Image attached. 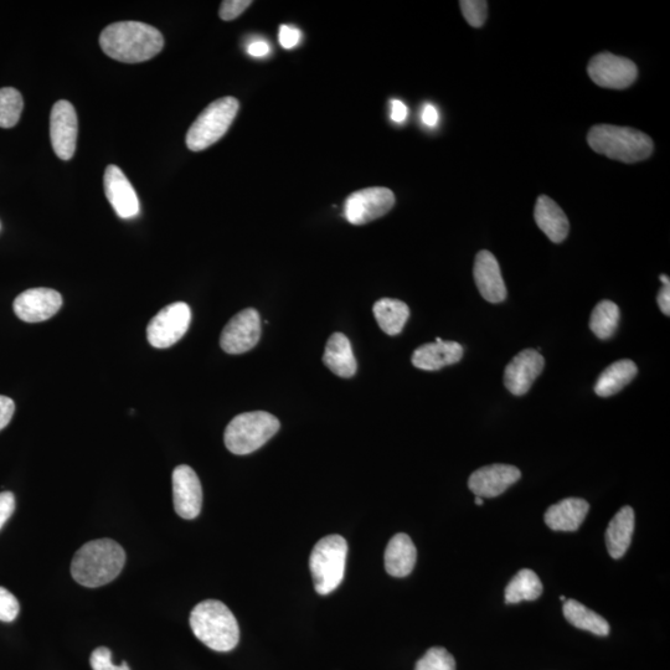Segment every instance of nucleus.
<instances>
[{
    "label": "nucleus",
    "instance_id": "nucleus-1",
    "mask_svg": "<svg viewBox=\"0 0 670 670\" xmlns=\"http://www.w3.org/2000/svg\"><path fill=\"white\" fill-rule=\"evenodd\" d=\"M103 53L126 64L144 63L164 48V38L152 25L121 22L108 25L100 36Z\"/></svg>",
    "mask_w": 670,
    "mask_h": 670
},
{
    "label": "nucleus",
    "instance_id": "nucleus-2",
    "mask_svg": "<svg viewBox=\"0 0 670 670\" xmlns=\"http://www.w3.org/2000/svg\"><path fill=\"white\" fill-rule=\"evenodd\" d=\"M126 564L122 546L111 539H99L82 545L72 559L71 575L90 589L110 584Z\"/></svg>",
    "mask_w": 670,
    "mask_h": 670
},
{
    "label": "nucleus",
    "instance_id": "nucleus-3",
    "mask_svg": "<svg viewBox=\"0 0 670 670\" xmlns=\"http://www.w3.org/2000/svg\"><path fill=\"white\" fill-rule=\"evenodd\" d=\"M190 627L206 647L216 652H230L239 644L240 628L234 613L223 602L206 600L195 606Z\"/></svg>",
    "mask_w": 670,
    "mask_h": 670
},
{
    "label": "nucleus",
    "instance_id": "nucleus-4",
    "mask_svg": "<svg viewBox=\"0 0 670 670\" xmlns=\"http://www.w3.org/2000/svg\"><path fill=\"white\" fill-rule=\"evenodd\" d=\"M587 142L596 153L627 164L648 159L654 149L652 138L648 134L635 128L613 125L592 127Z\"/></svg>",
    "mask_w": 670,
    "mask_h": 670
},
{
    "label": "nucleus",
    "instance_id": "nucleus-5",
    "mask_svg": "<svg viewBox=\"0 0 670 670\" xmlns=\"http://www.w3.org/2000/svg\"><path fill=\"white\" fill-rule=\"evenodd\" d=\"M348 543L342 535H328L318 541L309 558L314 590L329 595L342 584L347 564Z\"/></svg>",
    "mask_w": 670,
    "mask_h": 670
},
{
    "label": "nucleus",
    "instance_id": "nucleus-6",
    "mask_svg": "<svg viewBox=\"0 0 670 670\" xmlns=\"http://www.w3.org/2000/svg\"><path fill=\"white\" fill-rule=\"evenodd\" d=\"M280 427V421L268 412H245L236 416L226 427L225 446L234 455H250L266 445Z\"/></svg>",
    "mask_w": 670,
    "mask_h": 670
},
{
    "label": "nucleus",
    "instance_id": "nucleus-7",
    "mask_svg": "<svg viewBox=\"0 0 670 670\" xmlns=\"http://www.w3.org/2000/svg\"><path fill=\"white\" fill-rule=\"evenodd\" d=\"M239 108V101L230 96L210 103L189 128L187 146L190 151L201 152L220 141L233 125Z\"/></svg>",
    "mask_w": 670,
    "mask_h": 670
},
{
    "label": "nucleus",
    "instance_id": "nucleus-8",
    "mask_svg": "<svg viewBox=\"0 0 670 670\" xmlns=\"http://www.w3.org/2000/svg\"><path fill=\"white\" fill-rule=\"evenodd\" d=\"M190 321L192 311L187 303L169 304L149 322L147 328L149 344L158 349L172 347L188 332Z\"/></svg>",
    "mask_w": 670,
    "mask_h": 670
},
{
    "label": "nucleus",
    "instance_id": "nucleus-9",
    "mask_svg": "<svg viewBox=\"0 0 670 670\" xmlns=\"http://www.w3.org/2000/svg\"><path fill=\"white\" fill-rule=\"evenodd\" d=\"M395 205L388 188L374 187L350 194L344 204V216L352 225H365L383 218Z\"/></svg>",
    "mask_w": 670,
    "mask_h": 670
},
{
    "label": "nucleus",
    "instance_id": "nucleus-10",
    "mask_svg": "<svg viewBox=\"0 0 670 670\" xmlns=\"http://www.w3.org/2000/svg\"><path fill=\"white\" fill-rule=\"evenodd\" d=\"M591 80L603 89L623 90L637 80L638 70L633 61L611 53H601L587 67Z\"/></svg>",
    "mask_w": 670,
    "mask_h": 670
},
{
    "label": "nucleus",
    "instance_id": "nucleus-11",
    "mask_svg": "<svg viewBox=\"0 0 670 670\" xmlns=\"http://www.w3.org/2000/svg\"><path fill=\"white\" fill-rule=\"evenodd\" d=\"M261 338V318L254 308H247L230 319L220 337L228 354H244L254 349Z\"/></svg>",
    "mask_w": 670,
    "mask_h": 670
},
{
    "label": "nucleus",
    "instance_id": "nucleus-12",
    "mask_svg": "<svg viewBox=\"0 0 670 670\" xmlns=\"http://www.w3.org/2000/svg\"><path fill=\"white\" fill-rule=\"evenodd\" d=\"M50 137L56 156L70 161L76 151L77 115L69 101L56 102L51 110Z\"/></svg>",
    "mask_w": 670,
    "mask_h": 670
},
{
    "label": "nucleus",
    "instance_id": "nucleus-13",
    "mask_svg": "<svg viewBox=\"0 0 670 670\" xmlns=\"http://www.w3.org/2000/svg\"><path fill=\"white\" fill-rule=\"evenodd\" d=\"M173 501L175 512L183 519H195L203 507V488L198 474L187 465L173 472Z\"/></svg>",
    "mask_w": 670,
    "mask_h": 670
},
{
    "label": "nucleus",
    "instance_id": "nucleus-14",
    "mask_svg": "<svg viewBox=\"0 0 670 670\" xmlns=\"http://www.w3.org/2000/svg\"><path fill=\"white\" fill-rule=\"evenodd\" d=\"M63 306V297L50 288H33L17 297L13 308L15 314L27 323L48 321L60 311Z\"/></svg>",
    "mask_w": 670,
    "mask_h": 670
},
{
    "label": "nucleus",
    "instance_id": "nucleus-15",
    "mask_svg": "<svg viewBox=\"0 0 670 670\" xmlns=\"http://www.w3.org/2000/svg\"><path fill=\"white\" fill-rule=\"evenodd\" d=\"M544 367L543 355L534 349L523 350L505 368V388L515 396L527 394Z\"/></svg>",
    "mask_w": 670,
    "mask_h": 670
},
{
    "label": "nucleus",
    "instance_id": "nucleus-16",
    "mask_svg": "<svg viewBox=\"0 0 670 670\" xmlns=\"http://www.w3.org/2000/svg\"><path fill=\"white\" fill-rule=\"evenodd\" d=\"M522 472L510 465H491L477 469L469 477L468 487L481 498L501 496L510 486L517 483Z\"/></svg>",
    "mask_w": 670,
    "mask_h": 670
},
{
    "label": "nucleus",
    "instance_id": "nucleus-17",
    "mask_svg": "<svg viewBox=\"0 0 670 670\" xmlns=\"http://www.w3.org/2000/svg\"><path fill=\"white\" fill-rule=\"evenodd\" d=\"M105 193L113 210L122 219H132L139 213V200L130 180L117 166H108L103 177Z\"/></svg>",
    "mask_w": 670,
    "mask_h": 670
},
{
    "label": "nucleus",
    "instance_id": "nucleus-18",
    "mask_svg": "<svg viewBox=\"0 0 670 670\" xmlns=\"http://www.w3.org/2000/svg\"><path fill=\"white\" fill-rule=\"evenodd\" d=\"M474 281L482 297L489 303H501L507 298V287L496 257L492 252H478L473 268Z\"/></svg>",
    "mask_w": 670,
    "mask_h": 670
},
{
    "label": "nucleus",
    "instance_id": "nucleus-19",
    "mask_svg": "<svg viewBox=\"0 0 670 670\" xmlns=\"http://www.w3.org/2000/svg\"><path fill=\"white\" fill-rule=\"evenodd\" d=\"M462 345L456 342L427 343L421 345L412 354L414 367L426 371H435L453 365L463 358Z\"/></svg>",
    "mask_w": 670,
    "mask_h": 670
},
{
    "label": "nucleus",
    "instance_id": "nucleus-20",
    "mask_svg": "<svg viewBox=\"0 0 670 670\" xmlns=\"http://www.w3.org/2000/svg\"><path fill=\"white\" fill-rule=\"evenodd\" d=\"M590 504L581 498H568L551 505L545 513V523L555 532H576L584 523Z\"/></svg>",
    "mask_w": 670,
    "mask_h": 670
},
{
    "label": "nucleus",
    "instance_id": "nucleus-21",
    "mask_svg": "<svg viewBox=\"0 0 670 670\" xmlns=\"http://www.w3.org/2000/svg\"><path fill=\"white\" fill-rule=\"evenodd\" d=\"M534 218L539 229L554 244H560L569 235L570 224L564 210L553 199L541 195L535 204Z\"/></svg>",
    "mask_w": 670,
    "mask_h": 670
},
{
    "label": "nucleus",
    "instance_id": "nucleus-22",
    "mask_svg": "<svg viewBox=\"0 0 670 670\" xmlns=\"http://www.w3.org/2000/svg\"><path fill=\"white\" fill-rule=\"evenodd\" d=\"M323 362L333 374L340 378H352L357 373V359L350 340L343 333H334L328 339Z\"/></svg>",
    "mask_w": 670,
    "mask_h": 670
},
{
    "label": "nucleus",
    "instance_id": "nucleus-23",
    "mask_svg": "<svg viewBox=\"0 0 670 670\" xmlns=\"http://www.w3.org/2000/svg\"><path fill=\"white\" fill-rule=\"evenodd\" d=\"M417 550L409 535L393 536L385 550V569L394 577L409 576L415 568Z\"/></svg>",
    "mask_w": 670,
    "mask_h": 670
},
{
    "label": "nucleus",
    "instance_id": "nucleus-24",
    "mask_svg": "<svg viewBox=\"0 0 670 670\" xmlns=\"http://www.w3.org/2000/svg\"><path fill=\"white\" fill-rule=\"evenodd\" d=\"M635 532V510L623 507L611 520L606 530V545L612 559H621L627 553Z\"/></svg>",
    "mask_w": 670,
    "mask_h": 670
},
{
    "label": "nucleus",
    "instance_id": "nucleus-25",
    "mask_svg": "<svg viewBox=\"0 0 670 670\" xmlns=\"http://www.w3.org/2000/svg\"><path fill=\"white\" fill-rule=\"evenodd\" d=\"M637 371L636 364L632 360L625 359L611 364L597 379L595 393L601 398H610L620 393L636 378Z\"/></svg>",
    "mask_w": 670,
    "mask_h": 670
},
{
    "label": "nucleus",
    "instance_id": "nucleus-26",
    "mask_svg": "<svg viewBox=\"0 0 670 670\" xmlns=\"http://www.w3.org/2000/svg\"><path fill=\"white\" fill-rule=\"evenodd\" d=\"M374 317L383 332L388 335H398L405 328L407 319L410 317V309L407 304L393 300V298H383L374 304Z\"/></svg>",
    "mask_w": 670,
    "mask_h": 670
},
{
    "label": "nucleus",
    "instance_id": "nucleus-27",
    "mask_svg": "<svg viewBox=\"0 0 670 670\" xmlns=\"http://www.w3.org/2000/svg\"><path fill=\"white\" fill-rule=\"evenodd\" d=\"M564 616L572 626L589 631L596 636L605 637L610 633V625L599 613L575 600H566L563 608Z\"/></svg>",
    "mask_w": 670,
    "mask_h": 670
},
{
    "label": "nucleus",
    "instance_id": "nucleus-28",
    "mask_svg": "<svg viewBox=\"0 0 670 670\" xmlns=\"http://www.w3.org/2000/svg\"><path fill=\"white\" fill-rule=\"evenodd\" d=\"M543 594V584L534 571L524 569L515 575L505 589V602L535 601Z\"/></svg>",
    "mask_w": 670,
    "mask_h": 670
},
{
    "label": "nucleus",
    "instance_id": "nucleus-29",
    "mask_svg": "<svg viewBox=\"0 0 670 670\" xmlns=\"http://www.w3.org/2000/svg\"><path fill=\"white\" fill-rule=\"evenodd\" d=\"M620 323V308L612 301H601L592 311L590 328L597 338L610 339Z\"/></svg>",
    "mask_w": 670,
    "mask_h": 670
},
{
    "label": "nucleus",
    "instance_id": "nucleus-30",
    "mask_svg": "<svg viewBox=\"0 0 670 670\" xmlns=\"http://www.w3.org/2000/svg\"><path fill=\"white\" fill-rule=\"evenodd\" d=\"M24 101L22 94L13 87L0 89V127L13 128L22 116Z\"/></svg>",
    "mask_w": 670,
    "mask_h": 670
},
{
    "label": "nucleus",
    "instance_id": "nucleus-31",
    "mask_svg": "<svg viewBox=\"0 0 670 670\" xmlns=\"http://www.w3.org/2000/svg\"><path fill=\"white\" fill-rule=\"evenodd\" d=\"M415 670H456V661L447 649L434 647L416 663Z\"/></svg>",
    "mask_w": 670,
    "mask_h": 670
},
{
    "label": "nucleus",
    "instance_id": "nucleus-32",
    "mask_svg": "<svg viewBox=\"0 0 670 670\" xmlns=\"http://www.w3.org/2000/svg\"><path fill=\"white\" fill-rule=\"evenodd\" d=\"M463 17L473 28H481L486 23L488 3L483 0H462L460 2Z\"/></svg>",
    "mask_w": 670,
    "mask_h": 670
},
{
    "label": "nucleus",
    "instance_id": "nucleus-33",
    "mask_svg": "<svg viewBox=\"0 0 670 670\" xmlns=\"http://www.w3.org/2000/svg\"><path fill=\"white\" fill-rule=\"evenodd\" d=\"M19 602L12 592L0 587V621L13 622L18 617Z\"/></svg>",
    "mask_w": 670,
    "mask_h": 670
},
{
    "label": "nucleus",
    "instance_id": "nucleus-34",
    "mask_svg": "<svg viewBox=\"0 0 670 670\" xmlns=\"http://www.w3.org/2000/svg\"><path fill=\"white\" fill-rule=\"evenodd\" d=\"M91 667L94 670H131L126 662L121 666L112 663V653L106 647L95 649L90 658Z\"/></svg>",
    "mask_w": 670,
    "mask_h": 670
},
{
    "label": "nucleus",
    "instance_id": "nucleus-35",
    "mask_svg": "<svg viewBox=\"0 0 670 670\" xmlns=\"http://www.w3.org/2000/svg\"><path fill=\"white\" fill-rule=\"evenodd\" d=\"M251 4V0H225L221 3L220 18L225 22L239 18Z\"/></svg>",
    "mask_w": 670,
    "mask_h": 670
},
{
    "label": "nucleus",
    "instance_id": "nucleus-36",
    "mask_svg": "<svg viewBox=\"0 0 670 670\" xmlns=\"http://www.w3.org/2000/svg\"><path fill=\"white\" fill-rule=\"evenodd\" d=\"M15 510V497L12 492L0 493V529L12 517Z\"/></svg>",
    "mask_w": 670,
    "mask_h": 670
},
{
    "label": "nucleus",
    "instance_id": "nucleus-37",
    "mask_svg": "<svg viewBox=\"0 0 670 670\" xmlns=\"http://www.w3.org/2000/svg\"><path fill=\"white\" fill-rule=\"evenodd\" d=\"M301 32L300 30L288 25H282L280 29V43L285 49H293L295 46L300 43Z\"/></svg>",
    "mask_w": 670,
    "mask_h": 670
},
{
    "label": "nucleus",
    "instance_id": "nucleus-38",
    "mask_svg": "<svg viewBox=\"0 0 670 670\" xmlns=\"http://www.w3.org/2000/svg\"><path fill=\"white\" fill-rule=\"evenodd\" d=\"M14 412V401L7 396L0 395V431L4 430L12 421Z\"/></svg>",
    "mask_w": 670,
    "mask_h": 670
},
{
    "label": "nucleus",
    "instance_id": "nucleus-39",
    "mask_svg": "<svg viewBox=\"0 0 670 670\" xmlns=\"http://www.w3.org/2000/svg\"><path fill=\"white\" fill-rule=\"evenodd\" d=\"M409 110L404 102L399 100L391 101V120L396 123H404L406 121Z\"/></svg>",
    "mask_w": 670,
    "mask_h": 670
},
{
    "label": "nucleus",
    "instance_id": "nucleus-40",
    "mask_svg": "<svg viewBox=\"0 0 670 670\" xmlns=\"http://www.w3.org/2000/svg\"><path fill=\"white\" fill-rule=\"evenodd\" d=\"M247 53L254 56V58H262V56L270 54V45L262 40L254 41V43H251L249 48H247Z\"/></svg>",
    "mask_w": 670,
    "mask_h": 670
},
{
    "label": "nucleus",
    "instance_id": "nucleus-41",
    "mask_svg": "<svg viewBox=\"0 0 670 670\" xmlns=\"http://www.w3.org/2000/svg\"><path fill=\"white\" fill-rule=\"evenodd\" d=\"M438 111L437 108L434 105H426L424 107V111H422V122L425 123L426 126L429 127H435L438 123Z\"/></svg>",
    "mask_w": 670,
    "mask_h": 670
},
{
    "label": "nucleus",
    "instance_id": "nucleus-42",
    "mask_svg": "<svg viewBox=\"0 0 670 670\" xmlns=\"http://www.w3.org/2000/svg\"><path fill=\"white\" fill-rule=\"evenodd\" d=\"M659 308L669 317L670 313V285H663L662 290L659 291L657 298Z\"/></svg>",
    "mask_w": 670,
    "mask_h": 670
},
{
    "label": "nucleus",
    "instance_id": "nucleus-43",
    "mask_svg": "<svg viewBox=\"0 0 670 670\" xmlns=\"http://www.w3.org/2000/svg\"><path fill=\"white\" fill-rule=\"evenodd\" d=\"M659 278H661V281L663 282V285H670V281H669V277H668V276H666V275H662V276L659 277Z\"/></svg>",
    "mask_w": 670,
    "mask_h": 670
},
{
    "label": "nucleus",
    "instance_id": "nucleus-44",
    "mask_svg": "<svg viewBox=\"0 0 670 670\" xmlns=\"http://www.w3.org/2000/svg\"><path fill=\"white\" fill-rule=\"evenodd\" d=\"M474 502H476L477 505H483V498L476 497V499H474Z\"/></svg>",
    "mask_w": 670,
    "mask_h": 670
},
{
    "label": "nucleus",
    "instance_id": "nucleus-45",
    "mask_svg": "<svg viewBox=\"0 0 670 670\" xmlns=\"http://www.w3.org/2000/svg\"><path fill=\"white\" fill-rule=\"evenodd\" d=\"M560 600L565 602V601H566V597H565V596H560Z\"/></svg>",
    "mask_w": 670,
    "mask_h": 670
}]
</instances>
